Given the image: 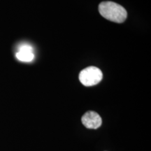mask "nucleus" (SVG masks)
<instances>
[{
  "mask_svg": "<svg viewBox=\"0 0 151 151\" xmlns=\"http://www.w3.org/2000/svg\"><path fill=\"white\" fill-rule=\"evenodd\" d=\"M99 11L104 18L116 23H122L127 17L126 9L121 5L113 1H103L100 3Z\"/></svg>",
  "mask_w": 151,
  "mask_h": 151,
  "instance_id": "obj_1",
  "label": "nucleus"
},
{
  "mask_svg": "<svg viewBox=\"0 0 151 151\" xmlns=\"http://www.w3.org/2000/svg\"><path fill=\"white\" fill-rule=\"evenodd\" d=\"M103 78V74L99 68L89 67L80 72L79 80L83 86L90 87L99 83Z\"/></svg>",
  "mask_w": 151,
  "mask_h": 151,
  "instance_id": "obj_2",
  "label": "nucleus"
},
{
  "mask_svg": "<svg viewBox=\"0 0 151 151\" xmlns=\"http://www.w3.org/2000/svg\"><path fill=\"white\" fill-rule=\"evenodd\" d=\"M81 121L83 125L88 129H96L101 125L102 120L97 113L94 111H88L83 116Z\"/></svg>",
  "mask_w": 151,
  "mask_h": 151,
  "instance_id": "obj_3",
  "label": "nucleus"
},
{
  "mask_svg": "<svg viewBox=\"0 0 151 151\" xmlns=\"http://www.w3.org/2000/svg\"><path fill=\"white\" fill-rule=\"evenodd\" d=\"M16 58L21 62H32L35 58L32 47L27 43L21 44L19 46L18 52H16Z\"/></svg>",
  "mask_w": 151,
  "mask_h": 151,
  "instance_id": "obj_4",
  "label": "nucleus"
}]
</instances>
